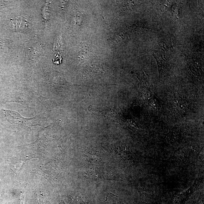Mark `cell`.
I'll list each match as a JSON object with an SVG mask.
<instances>
[{"mask_svg": "<svg viewBox=\"0 0 204 204\" xmlns=\"http://www.w3.org/2000/svg\"><path fill=\"white\" fill-rule=\"evenodd\" d=\"M6 113L9 121L12 124L29 125L37 123L36 118L27 119L23 117L18 113L14 111H7Z\"/></svg>", "mask_w": 204, "mask_h": 204, "instance_id": "6da1fadb", "label": "cell"}, {"mask_svg": "<svg viewBox=\"0 0 204 204\" xmlns=\"http://www.w3.org/2000/svg\"><path fill=\"white\" fill-rule=\"evenodd\" d=\"M14 28L16 30H23L27 28L26 20L21 18H16L13 20Z\"/></svg>", "mask_w": 204, "mask_h": 204, "instance_id": "7a4b0ae2", "label": "cell"}]
</instances>
